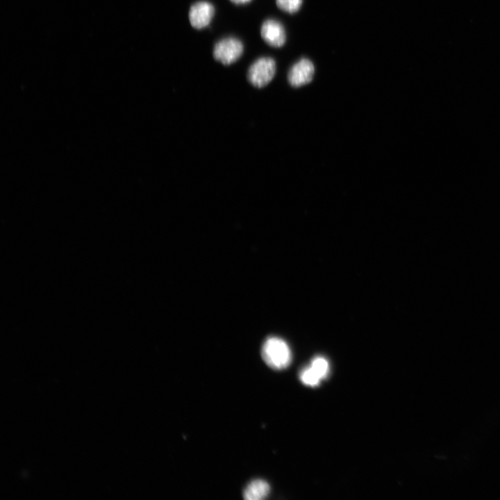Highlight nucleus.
I'll use <instances>...</instances> for the list:
<instances>
[{
    "label": "nucleus",
    "mask_w": 500,
    "mask_h": 500,
    "mask_svg": "<svg viewBox=\"0 0 500 500\" xmlns=\"http://www.w3.org/2000/svg\"><path fill=\"white\" fill-rule=\"evenodd\" d=\"M261 353L267 365L278 370L286 368L292 359L288 344L278 337L268 338L262 344Z\"/></svg>",
    "instance_id": "nucleus-1"
},
{
    "label": "nucleus",
    "mask_w": 500,
    "mask_h": 500,
    "mask_svg": "<svg viewBox=\"0 0 500 500\" xmlns=\"http://www.w3.org/2000/svg\"><path fill=\"white\" fill-rule=\"evenodd\" d=\"M276 73V62L269 57L256 60L249 67L247 78L254 87L260 88L267 85Z\"/></svg>",
    "instance_id": "nucleus-2"
},
{
    "label": "nucleus",
    "mask_w": 500,
    "mask_h": 500,
    "mask_svg": "<svg viewBox=\"0 0 500 500\" xmlns=\"http://www.w3.org/2000/svg\"><path fill=\"white\" fill-rule=\"evenodd\" d=\"M244 46L235 38H224L216 43L213 49L214 58L223 65H231L242 55Z\"/></svg>",
    "instance_id": "nucleus-3"
},
{
    "label": "nucleus",
    "mask_w": 500,
    "mask_h": 500,
    "mask_svg": "<svg viewBox=\"0 0 500 500\" xmlns=\"http://www.w3.org/2000/svg\"><path fill=\"white\" fill-rule=\"evenodd\" d=\"M314 73L315 67L312 62L307 58H302L290 68L288 79L292 87L298 88L310 83Z\"/></svg>",
    "instance_id": "nucleus-4"
},
{
    "label": "nucleus",
    "mask_w": 500,
    "mask_h": 500,
    "mask_svg": "<svg viewBox=\"0 0 500 500\" xmlns=\"http://www.w3.org/2000/svg\"><path fill=\"white\" fill-rule=\"evenodd\" d=\"M215 15V8L209 2L198 1L192 4L189 11V20L192 26L201 29L209 25Z\"/></svg>",
    "instance_id": "nucleus-5"
},
{
    "label": "nucleus",
    "mask_w": 500,
    "mask_h": 500,
    "mask_svg": "<svg viewBox=\"0 0 500 500\" xmlns=\"http://www.w3.org/2000/svg\"><path fill=\"white\" fill-rule=\"evenodd\" d=\"M260 34L265 42L274 47H282L286 40L283 24L275 19L265 20L262 24Z\"/></svg>",
    "instance_id": "nucleus-6"
},
{
    "label": "nucleus",
    "mask_w": 500,
    "mask_h": 500,
    "mask_svg": "<svg viewBox=\"0 0 500 500\" xmlns=\"http://www.w3.org/2000/svg\"><path fill=\"white\" fill-rule=\"evenodd\" d=\"M269 485L265 481L256 479L247 485L244 490L243 497L246 500H260L269 494Z\"/></svg>",
    "instance_id": "nucleus-7"
},
{
    "label": "nucleus",
    "mask_w": 500,
    "mask_h": 500,
    "mask_svg": "<svg viewBox=\"0 0 500 500\" xmlns=\"http://www.w3.org/2000/svg\"><path fill=\"white\" fill-rule=\"evenodd\" d=\"M309 366L322 380L326 378L329 372L328 362L323 356H316L314 358Z\"/></svg>",
    "instance_id": "nucleus-8"
},
{
    "label": "nucleus",
    "mask_w": 500,
    "mask_h": 500,
    "mask_svg": "<svg viewBox=\"0 0 500 500\" xmlns=\"http://www.w3.org/2000/svg\"><path fill=\"white\" fill-rule=\"evenodd\" d=\"M299 378L303 384L310 387L318 385L322 381L310 366L304 367L301 371Z\"/></svg>",
    "instance_id": "nucleus-9"
},
{
    "label": "nucleus",
    "mask_w": 500,
    "mask_h": 500,
    "mask_svg": "<svg viewBox=\"0 0 500 500\" xmlns=\"http://www.w3.org/2000/svg\"><path fill=\"white\" fill-rule=\"evenodd\" d=\"M303 0H276L277 6L288 13L297 12L302 4Z\"/></svg>",
    "instance_id": "nucleus-10"
},
{
    "label": "nucleus",
    "mask_w": 500,
    "mask_h": 500,
    "mask_svg": "<svg viewBox=\"0 0 500 500\" xmlns=\"http://www.w3.org/2000/svg\"><path fill=\"white\" fill-rule=\"evenodd\" d=\"M230 1L235 4H244V3H248L251 0H230Z\"/></svg>",
    "instance_id": "nucleus-11"
}]
</instances>
